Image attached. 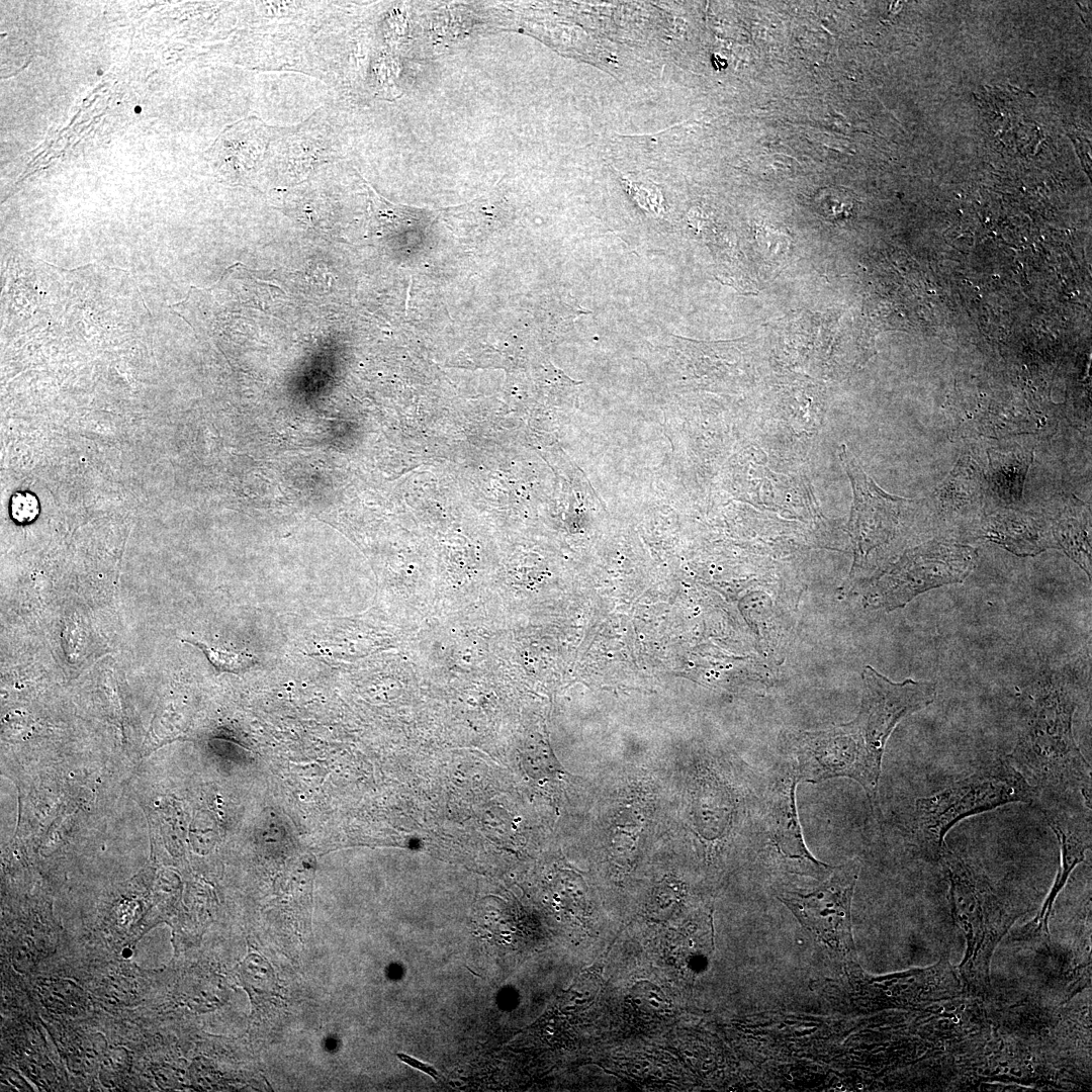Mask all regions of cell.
<instances>
[{
    "label": "cell",
    "mask_w": 1092,
    "mask_h": 1092,
    "mask_svg": "<svg viewBox=\"0 0 1092 1092\" xmlns=\"http://www.w3.org/2000/svg\"><path fill=\"white\" fill-rule=\"evenodd\" d=\"M1077 702L1063 681L1050 678L1028 695L1009 760L1037 799L1091 803V768L1073 733Z\"/></svg>",
    "instance_id": "obj_1"
},
{
    "label": "cell",
    "mask_w": 1092,
    "mask_h": 1092,
    "mask_svg": "<svg viewBox=\"0 0 1092 1092\" xmlns=\"http://www.w3.org/2000/svg\"><path fill=\"white\" fill-rule=\"evenodd\" d=\"M1036 792L1007 758H995L948 787L915 801L912 838L925 855L939 858L947 832L960 821L1011 803L1034 805Z\"/></svg>",
    "instance_id": "obj_2"
},
{
    "label": "cell",
    "mask_w": 1092,
    "mask_h": 1092,
    "mask_svg": "<svg viewBox=\"0 0 1092 1092\" xmlns=\"http://www.w3.org/2000/svg\"><path fill=\"white\" fill-rule=\"evenodd\" d=\"M977 560V550L969 545L948 540L920 544L873 580L866 606L887 612L903 608L927 590L963 582Z\"/></svg>",
    "instance_id": "obj_3"
},
{
    "label": "cell",
    "mask_w": 1092,
    "mask_h": 1092,
    "mask_svg": "<svg viewBox=\"0 0 1092 1092\" xmlns=\"http://www.w3.org/2000/svg\"><path fill=\"white\" fill-rule=\"evenodd\" d=\"M791 765L799 783L817 784L835 778L856 782L871 807L878 801L882 766L877 764L847 724L799 733L793 740Z\"/></svg>",
    "instance_id": "obj_4"
},
{
    "label": "cell",
    "mask_w": 1092,
    "mask_h": 1092,
    "mask_svg": "<svg viewBox=\"0 0 1092 1092\" xmlns=\"http://www.w3.org/2000/svg\"><path fill=\"white\" fill-rule=\"evenodd\" d=\"M862 682L858 713L847 724L874 761L882 765L886 743L895 727L905 717L932 704L936 686L913 678L896 682L870 665L862 670Z\"/></svg>",
    "instance_id": "obj_5"
},
{
    "label": "cell",
    "mask_w": 1092,
    "mask_h": 1092,
    "mask_svg": "<svg viewBox=\"0 0 1092 1092\" xmlns=\"http://www.w3.org/2000/svg\"><path fill=\"white\" fill-rule=\"evenodd\" d=\"M819 887L807 892L786 891L778 899L798 921L839 952L853 951L851 901L859 872L856 859L832 870Z\"/></svg>",
    "instance_id": "obj_6"
},
{
    "label": "cell",
    "mask_w": 1092,
    "mask_h": 1092,
    "mask_svg": "<svg viewBox=\"0 0 1092 1092\" xmlns=\"http://www.w3.org/2000/svg\"><path fill=\"white\" fill-rule=\"evenodd\" d=\"M839 458L853 491L848 528L855 547V562L861 563L874 548L893 537L906 499L884 491L844 444L839 448Z\"/></svg>",
    "instance_id": "obj_7"
},
{
    "label": "cell",
    "mask_w": 1092,
    "mask_h": 1092,
    "mask_svg": "<svg viewBox=\"0 0 1092 1092\" xmlns=\"http://www.w3.org/2000/svg\"><path fill=\"white\" fill-rule=\"evenodd\" d=\"M1055 833L1061 852V867L1040 912L1028 926L1034 933L1048 934V920L1054 901L1072 871L1084 860L1091 847V804L1073 801L1038 800L1034 804Z\"/></svg>",
    "instance_id": "obj_8"
},
{
    "label": "cell",
    "mask_w": 1092,
    "mask_h": 1092,
    "mask_svg": "<svg viewBox=\"0 0 1092 1092\" xmlns=\"http://www.w3.org/2000/svg\"><path fill=\"white\" fill-rule=\"evenodd\" d=\"M798 784L792 767L772 784L765 801L763 825L770 844L790 867L820 876L831 868L815 858L804 840L796 803Z\"/></svg>",
    "instance_id": "obj_9"
},
{
    "label": "cell",
    "mask_w": 1092,
    "mask_h": 1092,
    "mask_svg": "<svg viewBox=\"0 0 1092 1092\" xmlns=\"http://www.w3.org/2000/svg\"><path fill=\"white\" fill-rule=\"evenodd\" d=\"M983 535L1017 556H1034L1057 548L1052 525L1019 511L995 513L984 521Z\"/></svg>",
    "instance_id": "obj_10"
},
{
    "label": "cell",
    "mask_w": 1092,
    "mask_h": 1092,
    "mask_svg": "<svg viewBox=\"0 0 1092 1092\" xmlns=\"http://www.w3.org/2000/svg\"><path fill=\"white\" fill-rule=\"evenodd\" d=\"M1052 534L1057 548L1074 560L1091 578L1090 518L1086 509L1076 507L1055 520Z\"/></svg>",
    "instance_id": "obj_11"
},
{
    "label": "cell",
    "mask_w": 1092,
    "mask_h": 1092,
    "mask_svg": "<svg viewBox=\"0 0 1092 1092\" xmlns=\"http://www.w3.org/2000/svg\"><path fill=\"white\" fill-rule=\"evenodd\" d=\"M989 454L990 476L995 489L1006 499H1019L1032 457L1027 453L1016 452Z\"/></svg>",
    "instance_id": "obj_12"
},
{
    "label": "cell",
    "mask_w": 1092,
    "mask_h": 1092,
    "mask_svg": "<svg viewBox=\"0 0 1092 1092\" xmlns=\"http://www.w3.org/2000/svg\"><path fill=\"white\" fill-rule=\"evenodd\" d=\"M816 211L826 220L837 222L849 218L854 210L852 194L845 188L832 186L820 189L814 197Z\"/></svg>",
    "instance_id": "obj_13"
},
{
    "label": "cell",
    "mask_w": 1092,
    "mask_h": 1092,
    "mask_svg": "<svg viewBox=\"0 0 1092 1092\" xmlns=\"http://www.w3.org/2000/svg\"><path fill=\"white\" fill-rule=\"evenodd\" d=\"M632 1010L644 1020L661 1018L667 1003L662 991L650 982H640L634 985L629 998Z\"/></svg>",
    "instance_id": "obj_14"
},
{
    "label": "cell",
    "mask_w": 1092,
    "mask_h": 1092,
    "mask_svg": "<svg viewBox=\"0 0 1092 1092\" xmlns=\"http://www.w3.org/2000/svg\"><path fill=\"white\" fill-rule=\"evenodd\" d=\"M199 648L208 661L218 671L240 673L255 664L256 659L250 654L235 653L226 650L213 648L196 639H183Z\"/></svg>",
    "instance_id": "obj_15"
},
{
    "label": "cell",
    "mask_w": 1092,
    "mask_h": 1092,
    "mask_svg": "<svg viewBox=\"0 0 1092 1092\" xmlns=\"http://www.w3.org/2000/svg\"><path fill=\"white\" fill-rule=\"evenodd\" d=\"M600 986L601 981L599 973L589 970L588 973L581 974L568 993V999H572L573 1002L570 1007H572L574 1011L586 1008L598 995Z\"/></svg>",
    "instance_id": "obj_16"
},
{
    "label": "cell",
    "mask_w": 1092,
    "mask_h": 1092,
    "mask_svg": "<svg viewBox=\"0 0 1092 1092\" xmlns=\"http://www.w3.org/2000/svg\"><path fill=\"white\" fill-rule=\"evenodd\" d=\"M39 513V505L35 495L28 491L16 492L10 500V515L19 524L32 522Z\"/></svg>",
    "instance_id": "obj_17"
}]
</instances>
